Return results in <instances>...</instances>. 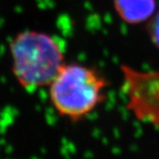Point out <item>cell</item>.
I'll list each match as a JSON object with an SVG mask.
<instances>
[{
	"instance_id": "1",
	"label": "cell",
	"mask_w": 159,
	"mask_h": 159,
	"mask_svg": "<svg viewBox=\"0 0 159 159\" xmlns=\"http://www.w3.org/2000/svg\"><path fill=\"white\" fill-rule=\"evenodd\" d=\"M107 85L105 77L93 68L63 63L49 84L50 102L61 116L79 122L103 103Z\"/></svg>"
},
{
	"instance_id": "2",
	"label": "cell",
	"mask_w": 159,
	"mask_h": 159,
	"mask_svg": "<svg viewBox=\"0 0 159 159\" xmlns=\"http://www.w3.org/2000/svg\"><path fill=\"white\" fill-rule=\"evenodd\" d=\"M11 55L17 82L31 89L49 85L64 63L59 43L36 31L18 34L11 42Z\"/></svg>"
},
{
	"instance_id": "5",
	"label": "cell",
	"mask_w": 159,
	"mask_h": 159,
	"mask_svg": "<svg viewBox=\"0 0 159 159\" xmlns=\"http://www.w3.org/2000/svg\"><path fill=\"white\" fill-rule=\"evenodd\" d=\"M150 35L153 43L159 48V12L153 16L150 24Z\"/></svg>"
},
{
	"instance_id": "4",
	"label": "cell",
	"mask_w": 159,
	"mask_h": 159,
	"mask_svg": "<svg viewBox=\"0 0 159 159\" xmlns=\"http://www.w3.org/2000/svg\"><path fill=\"white\" fill-rule=\"evenodd\" d=\"M114 7L118 16L129 23H139L152 17L155 0H114Z\"/></svg>"
},
{
	"instance_id": "3",
	"label": "cell",
	"mask_w": 159,
	"mask_h": 159,
	"mask_svg": "<svg viewBox=\"0 0 159 159\" xmlns=\"http://www.w3.org/2000/svg\"><path fill=\"white\" fill-rule=\"evenodd\" d=\"M123 91L135 118L159 129V70L138 71L123 65Z\"/></svg>"
}]
</instances>
